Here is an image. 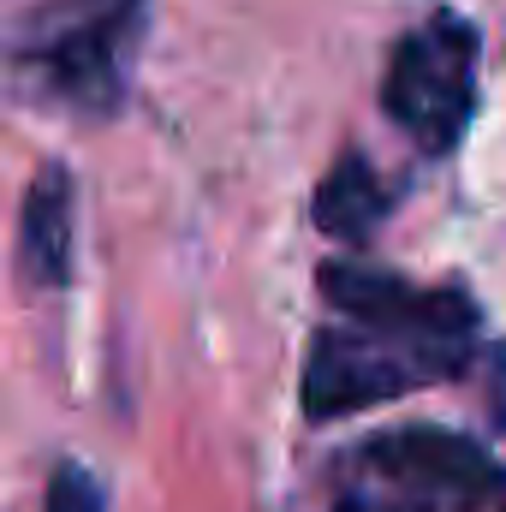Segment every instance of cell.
Instances as JSON below:
<instances>
[{
    "label": "cell",
    "mask_w": 506,
    "mask_h": 512,
    "mask_svg": "<svg viewBox=\"0 0 506 512\" xmlns=\"http://www.w3.org/2000/svg\"><path fill=\"white\" fill-rule=\"evenodd\" d=\"M387 203H393V197H387L381 173L358 155V149H346V155L328 167V179L316 185V227H322L328 239L364 245V239L381 227Z\"/></svg>",
    "instance_id": "6"
},
{
    "label": "cell",
    "mask_w": 506,
    "mask_h": 512,
    "mask_svg": "<svg viewBox=\"0 0 506 512\" xmlns=\"http://www.w3.org/2000/svg\"><path fill=\"white\" fill-rule=\"evenodd\" d=\"M18 274L30 286H66L72 280V173L66 167H42L24 191Z\"/></svg>",
    "instance_id": "5"
},
{
    "label": "cell",
    "mask_w": 506,
    "mask_h": 512,
    "mask_svg": "<svg viewBox=\"0 0 506 512\" xmlns=\"http://www.w3.org/2000/svg\"><path fill=\"white\" fill-rule=\"evenodd\" d=\"M143 12V0H42L12 36L18 84L84 120L114 114L126 102Z\"/></svg>",
    "instance_id": "3"
},
{
    "label": "cell",
    "mask_w": 506,
    "mask_h": 512,
    "mask_svg": "<svg viewBox=\"0 0 506 512\" xmlns=\"http://www.w3.org/2000/svg\"><path fill=\"white\" fill-rule=\"evenodd\" d=\"M334 512H506V471L453 429H387L328 471Z\"/></svg>",
    "instance_id": "2"
},
{
    "label": "cell",
    "mask_w": 506,
    "mask_h": 512,
    "mask_svg": "<svg viewBox=\"0 0 506 512\" xmlns=\"http://www.w3.org/2000/svg\"><path fill=\"white\" fill-rule=\"evenodd\" d=\"M477 30L459 12H429L417 30L399 36L387 78H381V108L417 149L447 155L471 114H477Z\"/></svg>",
    "instance_id": "4"
},
{
    "label": "cell",
    "mask_w": 506,
    "mask_h": 512,
    "mask_svg": "<svg viewBox=\"0 0 506 512\" xmlns=\"http://www.w3.org/2000/svg\"><path fill=\"white\" fill-rule=\"evenodd\" d=\"M316 280L334 310L304 352V411L316 423L453 382L477 358L483 316L459 286H417L370 262H322Z\"/></svg>",
    "instance_id": "1"
},
{
    "label": "cell",
    "mask_w": 506,
    "mask_h": 512,
    "mask_svg": "<svg viewBox=\"0 0 506 512\" xmlns=\"http://www.w3.org/2000/svg\"><path fill=\"white\" fill-rule=\"evenodd\" d=\"M42 512H102V489L84 465H60L48 495H42Z\"/></svg>",
    "instance_id": "7"
}]
</instances>
